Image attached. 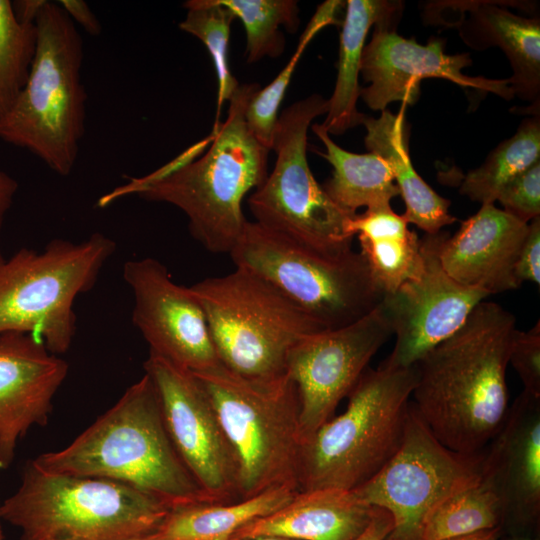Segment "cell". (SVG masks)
Listing matches in <instances>:
<instances>
[{
  "instance_id": "44",
  "label": "cell",
  "mask_w": 540,
  "mask_h": 540,
  "mask_svg": "<svg viewBox=\"0 0 540 540\" xmlns=\"http://www.w3.org/2000/svg\"><path fill=\"white\" fill-rule=\"evenodd\" d=\"M1 521H2V519H1V516H0V540H4V533H3Z\"/></svg>"
},
{
  "instance_id": "6",
  "label": "cell",
  "mask_w": 540,
  "mask_h": 540,
  "mask_svg": "<svg viewBox=\"0 0 540 540\" xmlns=\"http://www.w3.org/2000/svg\"><path fill=\"white\" fill-rule=\"evenodd\" d=\"M118 481L45 472L28 461L18 489L0 503L20 540H130L152 534L169 512Z\"/></svg>"
},
{
  "instance_id": "32",
  "label": "cell",
  "mask_w": 540,
  "mask_h": 540,
  "mask_svg": "<svg viewBox=\"0 0 540 540\" xmlns=\"http://www.w3.org/2000/svg\"><path fill=\"white\" fill-rule=\"evenodd\" d=\"M185 19L179 28L203 42L216 70L218 79L217 112L214 126L219 124L221 109L232 97L239 82L231 73L228 64V47L234 14L218 0H188Z\"/></svg>"
},
{
  "instance_id": "43",
  "label": "cell",
  "mask_w": 540,
  "mask_h": 540,
  "mask_svg": "<svg viewBox=\"0 0 540 540\" xmlns=\"http://www.w3.org/2000/svg\"><path fill=\"white\" fill-rule=\"evenodd\" d=\"M244 540H295V539H290V538H285V537H280V536H259V537H254L250 539H244Z\"/></svg>"
},
{
  "instance_id": "38",
  "label": "cell",
  "mask_w": 540,
  "mask_h": 540,
  "mask_svg": "<svg viewBox=\"0 0 540 540\" xmlns=\"http://www.w3.org/2000/svg\"><path fill=\"white\" fill-rule=\"evenodd\" d=\"M393 528L391 515L377 508L370 523L354 540H386Z\"/></svg>"
},
{
  "instance_id": "21",
  "label": "cell",
  "mask_w": 540,
  "mask_h": 540,
  "mask_svg": "<svg viewBox=\"0 0 540 540\" xmlns=\"http://www.w3.org/2000/svg\"><path fill=\"white\" fill-rule=\"evenodd\" d=\"M527 231L528 224L484 204L453 236L446 233L439 248L441 265L458 283L489 295L517 289L515 264Z\"/></svg>"
},
{
  "instance_id": "9",
  "label": "cell",
  "mask_w": 540,
  "mask_h": 540,
  "mask_svg": "<svg viewBox=\"0 0 540 540\" xmlns=\"http://www.w3.org/2000/svg\"><path fill=\"white\" fill-rule=\"evenodd\" d=\"M229 255L325 329L353 323L384 298L361 252H320L255 221L246 222Z\"/></svg>"
},
{
  "instance_id": "23",
  "label": "cell",
  "mask_w": 540,
  "mask_h": 540,
  "mask_svg": "<svg viewBox=\"0 0 540 540\" xmlns=\"http://www.w3.org/2000/svg\"><path fill=\"white\" fill-rule=\"evenodd\" d=\"M362 124L367 134V149L380 156L388 165L405 202L403 214L408 223L428 235L440 232L457 219L449 213L450 201L437 194L414 169L409 154V124L404 110L393 114L381 111L378 118L365 115Z\"/></svg>"
},
{
  "instance_id": "4",
  "label": "cell",
  "mask_w": 540,
  "mask_h": 540,
  "mask_svg": "<svg viewBox=\"0 0 540 540\" xmlns=\"http://www.w3.org/2000/svg\"><path fill=\"white\" fill-rule=\"evenodd\" d=\"M35 27L36 49L29 75L0 123V139L28 150L58 175L68 176L85 133L83 40L57 2L46 1Z\"/></svg>"
},
{
  "instance_id": "20",
  "label": "cell",
  "mask_w": 540,
  "mask_h": 540,
  "mask_svg": "<svg viewBox=\"0 0 540 540\" xmlns=\"http://www.w3.org/2000/svg\"><path fill=\"white\" fill-rule=\"evenodd\" d=\"M482 475L498 491L505 520L529 529L540 517V397L525 391L509 407L483 454Z\"/></svg>"
},
{
  "instance_id": "27",
  "label": "cell",
  "mask_w": 540,
  "mask_h": 540,
  "mask_svg": "<svg viewBox=\"0 0 540 540\" xmlns=\"http://www.w3.org/2000/svg\"><path fill=\"white\" fill-rule=\"evenodd\" d=\"M322 141L325 152H318L333 167L332 177L323 185L328 196L343 210L357 214L358 208L389 206L399 195L397 185L387 163L377 154H357L338 146L321 126L312 125Z\"/></svg>"
},
{
  "instance_id": "41",
  "label": "cell",
  "mask_w": 540,
  "mask_h": 540,
  "mask_svg": "<svg viewBox=\"0 0 540 540\" xmlns=\"http://www.w3.org/2000/svg\"><path fill=\"white\" fill-rule=\"evenodd\" d=\"M500 527L445 540H498Z\"/></svg>"
},
{
  "instance_id": "10",
  "label": "cell",
  "mask_w": 540,
  "mask_h": 540,
  "mask_svg": "<svg viewBox=\"0 0 540 540\" xmlns=\"http://www.w3.org/2000/svg\"><path fill=\"white\" fill-rule=\"evenodd\" d=\"M190 289L203 308L220 363L245 378L286 375L295 344L325 329L266 280L243 268L205 278Z\"/></svg>"
},
{
  "instance_id": "36",
  "label": "cell",
  "mask_w": 540,
  "mask_h": 540,
  "mask_svg": "<svg viewBox=\"0 0 540 540\" xmlns=\"http://www.w3.org/2000/svg\"><path fill=\"white\" fill-rule=\"evenodd\" d=\"M515 277L521 285L524 281L540 284V217L528 223L515 264Z\"/></svg>"
},
{
  "instance_id": "17",
  "label": "cell",
  "mask_w": 540,
  "mask_h": 540,
  "mask_svg": "<svg viewBox=\"0 0 540 540\" xmlns=\"http://www.w3.org/2000/svg\"><path fill=\"white\" fill-rule=\"evenodd\" d=\"M396 25H375L370 42L364 46L360 73L368 87L360 88V96L372 110L383 111L391 102L415 104L420 96V83L425 78L449 80L463 88L493 93L509 101L514 94L509 79L471 77L462 69L471 65L467 53L448 55L445 41L431 38L421 45L413 38L405 39L395 31Z\"/></svg>"
},
{
  "instance_id": "28",
  "label": "cell",
  "mask_w": 540,
  "mask_h": 540,
  "mask_svg": "<svg viewBox=\"0 0 540 540\" xmlns=\"http://www.w3.org/2000/svg\"><path fill=\"white\" fill-rule=\"evenodd\" d=\"M503 501L482 473L480 478L433 507L422 521L419 540H445L500 527Z\"/></svg>"
},
{
  "instance_id": "29",
  "label": "cell",
  "mask_w": 540,
  "mask_h": 540,
  "mask_svg": "<svg viewBox=\"0 0 540 540\" xmlns=\"http://www.w3.org/2000/svg\"><path fill=\"white\" fill-rule=\"evenodd\" d=\"M538 161L539 115L524 119L511 138L502 141L480 167L470 171L464 177L460 192L482 205L494 204L508 182Z\"/></svg>"
},
{
  "instance_id": "45",
  "label": "cell",
  "mask_w": 540,
  "mask_h": 540,
  "mask_svg": "<svg viewBox=\"0 0 540 540\" xmlns=\"http://www.w3.org/2000/svg\"><path fill=\"white\" fill-rule=\"evenodd\" d=\"M130 540H151V539H149L148 537H138V538H133Z\"/></svg>"
},
{
  "instance_id": "15",
  "label": "cell",
  "mask_w": 540,
  "mask_h": 540,
  "mask_svg": "<svg viewBox=\"0 0 540 540\" xmlns=\"http://www.w3.org/2000/svg\"><path fill=\"white\" fill-rule=\"evenodd\" d=\"M445 235L440 231L420 239V271L381 302L395 335L394 348L381 363L384 366H414L457 332L473 309L490 296L458 283L443 269L439 248Z\"/></svg>"
},
{
  "instance_id": "11",
  "label": "cell",
  "mask_w": 540,
  "mask_h": 540,
  "mask_svg": "<svg viewBox=\"0 0 540 540\" xmlns=\"http://www.w3.org/2000/svg\"><path fill=\"white\" fill-rule=\"evenodd\" d=\"M328 112V99L312 94L279 115L272 148V172L248 198L255 222L299 244L325 253L352 248L350 221L316 181L307 161L312 121Z\"/></svg>"
},
{
  "instance_id": "2",
  "label": "cell",
  "mask_w": 540,
  "mask_h": 540,
  "mask_svg": "<svg viewBox=\"0 0 540 540\" xmlns=\"http://www.w3.org/2000/svg\"><path fill=\"white\" fill-rule=\"evenodd\" d=\"M260 88L257 83L239 85L229 99L225 120L213 126L211 145L198 159L154 180L133 179L103 196L99 206L129 194L171 204L186 215L192 237L204 248L230 254L247 222L243 199L268 175L270 150L245 121L247 105Z\"/></svg>"
},
{
  "instance_id": "24",
  "label": "cell",
  "mask_w": 540,
  "mask_h": 540,
  "mask_svg": "<svg viewBox=\"0 0 540 540\" xmlns=\"http://www.w3.org/2000/svg\"><path fill=\"white\" fill-rule=\"evenodd\" d=\"M340 34L337 79L328 112L321 124L328 134L340 135L362 124L365 114L357 110L358 77L369 29L380 23L397 25L403 4L387 0H348Z\"/></svg>"
},
{
  "instance_id": "35",
  "label": "cell",
  "mask_w": 540,
  "mask_h": 540,
  "mask_svg": "<svg viewBox=\"0 0 540 540\" xmlns=\"http://www.w3.org/2000/svg\"><path fill=\"white\" fill-rule=\"evenodd\" d=\"M508 363L520 377L525 392L540 397V322L528 331L515 330Z\"/></svg>"
},
{
  "instance_id": "42",
  "label": "cell",
  "mask_w": 540,
  "mask_h": 540,
  "mask_svg": "<svg viewBox=\"0 0 540 540\" xmlns=\"http://www.w3.org/2000/svg\"><path fill=\"white\" fill-rule=\"evenodd\" d=\"M504 540H539V537L518 533Z\"/></svg>"
},
{
  "instance_id": "34",
  "label": "cell",
  "mask_w": 540,
  "mask_h": 540,
  "mask_svg": "<svg viewBox=\"0 0 540 540\" xmlns=\"http://www.w3.org/2000/svg\"><path fill=\"white\" fill-rule=\"evenodd\" d=\"M497 201L503 210L528 224L540 216V161L508 182L499 192Z\"/></svg>"
},
{
  "instance_id": "12",
  "label": "cell",
  "mask_w": 540,
  "mask_h": 540,
  "mask_svg": "<svg viewBox=\"0 0 540 540\" xmlns=\"http://www.w3.org/2000/svg\"><path fill=\"white\" fill-rule=\"evenodd\" d=\"M483 454L455 452L432 434L412 402L403 440L382 469L353 493L387 511L393 528L386 540H419L427 513L440 501L477 481Z\"/></svg>"
},
{
  "instance_id": "1",
  "label": "cell",
  "mask_w": 540,
  "mask_h": 540,
  "mask_svg": "<svg viewBox=\"0 0 540 540\" xmlns=\"http://www.w3.org/2000/svg\"><path fill=\"white\" fill-rule=\"evenodd\" d=\"M515 330L511 312L482 301L457 332L415 364L411 402L445 447L481 453L502 426L509 409L506 371Z\"/></svg>"
},
{
  "instance_id": "26",
  "label": "cell",
  "mask_w": 540,
  "mask_h": 540,
  "mask_svg": "<svg viewBox=\"0 0 540 540\" xmlns=\"http://www.w3.org/2000/svg\"><path fill=\"white\" fill-rule=\"evenodd\" d=\"M298 491L289 486L230 503H201L172 509L151 540H231L252 521L289 502Z\"/></svg>"
},
{
  "instance_id": "14",
  "label": "cell",
  "mask_w": 540,
  "mask_h": 540,
  "mask_svg": "<svg viewBox=\"0 0 540 540\" xmlns=\"http://www.w3.org/2000/svg\"><path fill=\"white\" fill-rule=\"evenodd\" d=\"M392 334L380 304L351 324L315 332L295 344L286 373L298 390L303 440L332 418Z\"/></svg>"
},
{
  "instance_id": "37",
  "label": "cell",
  "mask_w": 540,
  "mask_h": 540,
  "mask_svg": "<svg viewBox=\"0 0 540 540\" xmlns=\"http://www.w3.org/2000/svg\"><path fill=\"white\" fill-rule=\"evenodd\" d=\"M57 3L74 24L77 23L91 36L100 35L102 31L101 23L85 1L60 0Z\"/></svg>"
},
{
  "instance_id": "33",
  "label": "cell",
  "mask_w": 540,
  "mask_h": 540,
  "mask_svg": "<svg viewBox=\"0 0 540 540\" xmlns=\"http://www.w3.org/2000/svg\"><path fill=\"white\" fill-rule=\"evenodd\" d=\"M36 40L35 24L21 23L11 1L0 0V123L25 86Z\"/></svg>"
},
{
  "instance_id": "8",
  "label": "cell",
  "mask_w": 540,
  "mask_h": 540,
  "mask_svg": "<svg viewBox=\"0 0 540 540\" xmlns=\"http://www.w3.org/2000/svg\"><path fill=\"white\" fill-rule=\"evenodd\" d=\"M95 232L81 242L56 238L38 251L21 248L0 260V335L32 334L56 355L76 334L74 302L90 291L116 250Z\"/></svg>"
},
{
  "instance_id": "13",
  "label": "cell",
  "mask_w": 540,
  "mask_h": 540,
  "mask_svg": "<svg viewBox=\"0 0 540 540\" xmlns=\"http://www.w3.org/2000/svg\"><path fill=\"white\" fill-rule=\"evenodd\" d=\"M180 459L210 503L241 500L238 465L216 412L195 375L153 353L144 362Z\"/></svg>"
},
{
  "instance_id": "40",
  "label": "cell",
  "mask_w": 540,
  "mask_h": 540,
  "mask_svg": "<svg viewBox=\"0 0 540 540\" xmlns=\"http://www.w3.org/2000/svg\"><path fill=\"white\" fill-rule=\"evenodd\" d=\"M46 0H20L11 2L16 18L25 24H35Z\"/></svg>"
},
{
  "instance_id": "39",
  "label": "cell",
  "mask_w": 540,
  "mask_h": 540,
  "mask_svg": "<svg viewBox=\"0 0 540 540\" xmlns=\"http://www.w3.org/2000/svg\"><path fill=\"white\" fill-rule=\"evenodd\" d=\"M18 187L17 180L4 170L0 169V233L5 218L13 205ZM2 258H4V256L0 248V260Z\"/></svg>"
},
{
  "instance_id": "18",
  "label": "cell",
  "mask_w": 540,
  "mask_h": 540,
  "mask_svg": "<svg viewBox=\"0 0 540 540\" xmlns=\"http://www.w3.org/2000/svg\"><path fill=\"white\" fill-rule=\"evenodd\" d=\"M68 363L28 333L0 335V469L32 426H45L52 401L67 377Z\"/></svg>"
},
{
  "instance_id": "7",
  "label": "cell",
  "mask_w": 540,
  "mask_h": 540,
  "mask_svg": "<svg viewBox=\"0 0 540 540\" xmlns=\"http://www.w3.org/2000/svg\"><path fill=\"white\" fill-rule=\"evenodd\" d=\"M234 452L241 500L269 489L297 488L301 445L300 401L286 374L250 379L222 364L194 373Z\"/></svg>"
},
{
  "instance_id": "3",
  "label": "cell",
  "mask_w": 540,
  "mask_h": 540,
  "mask_svg": "<svg viewBox=\"0 0 540 540\" xmlns=\"http://www.w3.org/2000/svg\"><path fill=\"white\" fill-rule=\"evenodd\" d=\"M31 461L48 473L128 484L169 510L210 503L173 446L146 373L68 446Z\"/></svg>"
},
{
  "instance_id": "16",
  "label": "cell",
  "mask_w": 540,
  "mask_h": 540,
  "mask_svg": "<svg viewBox=\"0 0 540 540\" xmlns=\"http://www.w3.org/2000/svg\"><path fill=\"white\" fill-rule=\"evenodd\" d=\"M123 279L134 295L133 324L149 353L194 373L221 364L202 306L190 287L175 283L159 260L127 261Z\"/></svg>"
},
{
  "instance_id": "31",
  "label": "cell",
  "mask_w": 540,
  "mask_h": 540,
  "mask_svg": "<svg viewBox=\"0 0 540 540\" xmlns=\"http://www.w3.org/2000/svg\"><path fill=\"white\" fill-rule=\"evenodd\" d=\"M344 5L343 1H326L321 4L301 35L288 63L272 82L260 88L250 99L245 111L246 124L254 137L268 150L272 148L278 110L300 57L319 30L326 25L339 23L337 14Z\"/></svg>"
},
{
  "instance_id": "25",
  "label": "cell",
  "mask_w": 540,
  "mask_h": 540,
  "mask_svg": "<svg viewBox=\"0 0 540 540\" xmlns=\"http://www.w3.org/2000/svg\"><path fill=\"white\" fill-rule=\"evenodd\" d=\"M408 224L390 205L366 209L350 221L349 229L358 237L360 252L384 296L421 269L420 239Z\"/></svg>"
},
{
  "instance_id": "30",
  "label": "cell",
  "mask_w": 540,
  "mask_h": 540,
  "mask_svg": "<svg viewBox=\"0 0 540 540\" xmlns=\"http://www.w3.org/2000/svg\"><path fill=\"white\" fill-rule=\"evenodd\" d=\"M238 18L246 33V60L276 58L285 48L284 26L294 33L299 26V8L294 0H218Z\"/></svg>"
},
{
  "instance_id": "5",
  "label": "cell",
  "mask_w": 540,
  "mask_h": 540,
  "mask_svg": "<svg viewBox=\"0 0 540 540\" xmlns=\"http://www.w3.org/2000/svg\"><path fill=\"white\" fill-rule=\"evenodd\" d=\"M416 380L415 365L367 368L345 411L303 440L298 491L353 490L377 474L401 445Z\"/></svg>"
},
{
  "instance_id": "19",
  "label": "cell",
  "mask_w": 540,
  "mask_h": 540,
  "mask_svg": "<svg viewBox=\"0 0 540 540\" xmlns=\"http://www.w3.org/2000/svg\"><path fill=\"white\" fill-rule=\"evenodd\" d=\"M433 2L426 8L431 24L456 27L464 43L475 50L500 48L511 64L510 88L522 100L539 105L540 19L524 17L506 7L510 1Z\"/></svg>"
},
{
  "instance_id": "22",
  "label": "cell",
  "mask_w": 540,
  "mask_h": 540,
  "mask_svg": "<svg viewBox=\"0 0 540 540\" xmlns=\"http://www.w3.org/2000/svg\"><path fill=\"white\" fill-rule=\"evenodd\" d=\"M376 507L352 490L298 491L276 511L240 529L231 540L280 536L295 540H354L370 523Z\"/></svg>"
}]
</instances>
